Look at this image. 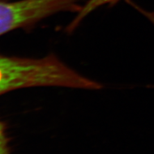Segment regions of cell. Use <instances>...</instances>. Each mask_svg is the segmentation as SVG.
<instances>
[{
	"label": "cell",
	"instance_id": "2",
	"mask_svg": "<svg viewBox=\"0 0 154 154\" xmlns=\"http://www.w3.org/2000/svg\"><path fill=\"white\" fill-rule=\"evenodd\" d=\"M13 82L12 67L3 56H0V94L11 90Z\"/></svg>",
	"mask_w": 154,
	"mask_h": 154
},
{
	"label": "cell",
	"instance_id": "4",
	"mask_svg": "<svg viewBox=\"0 0 154 154\" xmlns=\"http://www.w3.org/2000/svg\"><path fill=\"white\" fill-rule=\"evenodd\" d=\"M0 154H11L3 125L0 122Z\"/></svg>",
	"mask_w": 154,
	"mask_h": 154
},
{
	"label": "cell",
	"instance_id": "3",
	"mask_svg": "<svg viewBox=\"0 0 154 154\" xmlns=\"http://www.w3.org/2000/svg\"><path fill=\"white\" fill-rule=\"evenodd\" d=\"M119 1V0H88L84 5L80 8L79 13L74 20L69 25L70 29H73L82 20V19L89 14L91 12L94 11L95 9L99 8L100 7L104 5L107 3H114Z\"/></svg>",
	"mask_w": 154,
	"mask_h": 154
},
{
	"label": "cell",
	"instance_id": "5",
	"mask_svg": "<svg viewBox=\"0 0 154 154\" xmlns=\"http://www.w3.org/2000/svg\"><path fill=\"white\" fill-rule=\"evenodd\" d=\"M137 9L138 10V11H139V12H141L144 16H145L148 19V20H150L153 23V25H154V12H148V11H145V10H144L139 7H137Z\"/></svg>",
	"mask_w": 154,
	"mask_h": 154
},
{
	"label": "cell",
	"instance_id": "1",
	"mask_svg": "<svg viewBox=\"0 0 154 154\" xmlns=\"http://www.w3.org/2000/svg\"><path fill=\"white\" fill-rule=\"evenodd\" d=\"M32 18L31 7L26 0L0 2V35L30 23Z\"/></svg>",
	"mask_w": 154,
	"mask_h": 154
}]
</instances>
